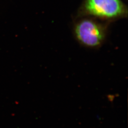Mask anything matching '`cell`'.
<instances>
[{
	"mask_svg": "<svg viewBox=\"0 0 128 128\" xmlns=\"http://www.w3.org/2000/svg\"><path fill=\"white\" fill-rule=\"evenodd\" d=\"M82 13L104 20H114L127 15V8L120 0H85Z\"/></svg>",
	"mask_w": 128,
	"mask_h": 128,
	"instance_id": "6da1fadb",
	"label": "cell"
},
{
	"mask_svg": "<svg viewBox=\"0 0 128 128\" xmlns=\"http://www.w3.org/2000/svg\"><path fill=\"white\" fill-rule=\"evenodd\" d=\"M74 31L76 38L82 45L94 48L104 41L106 29L105 25L94 19L84 18L76 23Z\"/></svg>",
	"mask_w": 128,
	"mask_h": 128,
	"instance_id": "7a4b0ae2",
	"label": "cell"
}]
</instances>
